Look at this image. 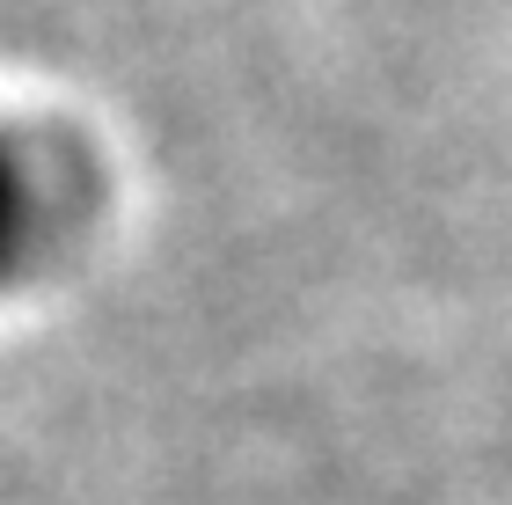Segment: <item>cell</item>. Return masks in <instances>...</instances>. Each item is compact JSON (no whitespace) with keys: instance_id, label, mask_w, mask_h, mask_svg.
I'll return each instance as SVG.
<instances>
[{"instance_id":"cell-1","label":"cell","mask_w":512,"mask_h":505,"mask_svg":"<svg viewBox=\"0 0 512 505\" xmlns=\"http://www.w3.org/2000/svg\"><path fill=\"white\" fill-rule=\"evenodd\" d=\"M22 249H30V183L0 154V279L22 264Z\"/></svg>"}]
</instances>
